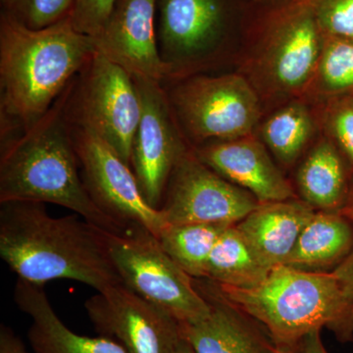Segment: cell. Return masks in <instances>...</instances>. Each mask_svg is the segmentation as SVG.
Segmentation results:
<instances>
[{
	"label": "cell",
	"mask_w": 353,
	"mask_h": 353,
	"mask_svg": "<svg viewBox=\"0 0 353 353\" xmlns=\"http://www.w3.org/2000/svg\"><path fill=\"white\" fill-rule=\"evenodd\" d=\"M66 112L72 124L101 137L131 166L141 108L136 82L128 72L95 51L72 81Z\"/></svg>",
	"instance_id": "9c48e42d"
},
{
	"label": "cell",
	"mask_w": 353,
	"mask_h": 353,
	"mask_svg": "<svg viewBox=\"0 0 353 353\" xmlns=\"http://www.w3.org/2000/svg\"><path fill=\"white\" fill-rule=\"evenodd\" d=\"M74 0H0V13L39 30L71 16Z\"/></svg>",
	"instance_id": "484cf974"
},
{
	"label": "cell",
	"mask_w": 353,
	"mask_h": 353,
	"mask_svg": "<svg viewBox=\"0 0 353 353\" xmlns=\"http://www.w3.org/2000/svg\"><path fill=\"white\" fill-rule=\"evenodd\" d=\"M157 0H117L92 38L95 51L134 79L164 83L166 69L157 39Z\"/></svg>",
	"instance_id": "5bb4252c"
},
{
	"label": "cell",
	"mask_w": 353,
	"mask_h": 353,
	"mask_svg": "<svg viewBox=\"0 0 353 353\" xmlns=\"http://www.w3.org/2000/svg\"><path fill=\"white\" fill-rule=\"evenodd\" d=\"M71 83L43 117L0 141V203L57 204L108 233H126L97 208L83 183L66 112Z\"/></svg>",
	"instance_id": "3957f363"
},
{
	"label": "cell",
	"mask_w": 353,
	"mask_h": 353,
	"mask_svg": "<svg viewBox=\"0 0 353 353\" xmlns=\"http://www.w3.org/2000/svg\"><path fill=\"white\" fill-rule=\"evenodd\" d=\"M213 284L229 303L261 325L279 350H299L306 334L323 328L341 341L353 340V290L331 272L281 265L255 287Z\"/></svg>",
	"instance_id": "5b68a950"
},
{
	"label": "cell",
	"mask_w": 353,
	"mask_h": 353,
	"mask_svg": "<svg viewBox=\"0 0 353 353\" xmlns=\"http://www.w3.org/2000/svg\"><path fill=\"white\" fill-rule=\"evenodd\" d=\"M265 115L255 132L281 164L292 166L320 132L314 104L299 97Z\"/></svg>",
	"instance_id": "44dd1931"
},
{
	"label": "cell",
	"mask_w": 353,
	"mask_h": 353,
	"mask_svg": "<svg viewBox=\"0 0 353 353\" xmlns=\"http://www.w3.org/2000/svg\"><path fill=\"white\" fill-rule=\"evenodd\" d=\"M353 248V223L341 212L315 211L299 234L285 266L329 273Z\"/></svg>",
	"instance_id": "ffe728a7"
},
{
	"label": "cell",
	"mask_w": 353,
	"mask_h": 353,
	"mask_svg": "<svg viewBox=\"0 0 353 353\" xmlns=\"http://www.w3.org/2000/svg\"><path fill=\"white\" fill-rule=\"evenodd\" d=\"M14 301L31 318L28 339L34 353H127L106 336H81L70 330L55 312L43 285L18 279Z\"/></svg>",
	"instance_id": "ac0fdd59"
},
{
	"label": "cell",
	"mask_w": 353,
	"mask_h": 353,
	"mask_svg": "<svg viewBox=\"0 0 353 353\" xmlns=\"http://www.w3.org/2000/svg\"></svg>",
	"instance_id": "e575fe53"
},
{
	"label": "cell",
	"mask_w": 353,
	"mask_h": 353,
	"mask_svg": "<svg viewBox=\"0 0 353 353\" xmlns=\"http://www.w3.org/2000/svg\"><path fill=\"white\" fill-rule=\"evenodd\" d=\"M210 304L208 317L181 324L185 341L194 353H279L263 327L227 301L214 284L201 288Z\"/></svg>",
	"instance_id": "2e32d148"
},
{
	"label": "cell",
	"mask_w": 353,
	"mask_h": 353,
	"mask_svg": "<svg viewBox=\"0 0 353 353\" xmlns=\"http://www.w3.org/2000/svg\"><path fill=\"white\" fill-rule=\"evenodd\" d=\"M109 253L122 284L163 309L180 323L208 317L210 304L194 279L162 250L157 236L145 229L124 234L106 232Z\"/></svg>",
	"instance_id": "ba28073f"
},
{
	"label": "cell",
	"mask_w": 353,
	"mask_h": 353,
	"mask_svg": "<svg viewBox=\"0 0 353 353\" xmlns=\"http://www.w3.org/2000/svg\"><path fill=\"white\" fill-rule=\"evenodd\" d=\"M341 213L353 223V179L352 185H350V196H348L347 204H345V208L343 209Z\"/></svg>",
	"instance_id": "1f68e13d"
},
{
	"label": "cell",
	"mask_w": 353,
	"mask_h": 353,
	"mask_svg": "<svg viewBox=\"0 0 353 353\" xmlns=\"http://www.w3.org/2000/svg\"><path fill=\"white\" fill-rule=\"evenodd\" d=\"M331 273L343 285L353 290V248L345 260Z\"/></svg>",
	"instance_id": "4dcf8cb0"
},
{
	"label": "cell",
	"mask_w": 353,
	"mask_h": 353,
	"mask_svg": "<svg viewBox=\"0 0 353 353\" xmlns=\"http://www.w3.org/2000/svg\"><path fill=\"white\" fill-rule=\"evenodd\" d=\"M181 353H194V350H192V347H190L189 343L185 341L183 343L182 350H181Z\"/></svg>",
	"instance_id": "d6a6232c"
},
{
	"label": "cell",
	"mask_w": 353,
	"mask_h": 353,
	"mask_svg": "<svg viewBox=\"0 0 353 353\" xmlns=\"http://www.w3.org/2000/svg\"><path fill=\"white\" fill-rule=\"evenodd\" d=\"M0 353H31L12 329L6 325L0 326Z\"/></svg>",
	"instance_id": "f1b7e54d"
},
{
	"label": "cell",
	"mask_w": 353,
	"mask_h": 353,
	"mask_svg": "<svg viewBox=\"0 0 353 353\" xmlns=\"http://www.w3.org/2000/svg\"><path fill=\"white\" fill-rule=\"evenodd\" d=\"M270 271L257 259L234 224L216 241L204 279L218 285L252 288L263 282Z\"/></svg>",
	"instance_id": "7402d4cb"
},
{
	"label": "cell",
	"mask_w": 353,
	"mask_h": 353,
	"mask_svg": "<svg viewBox=\"0 0 353 353\" xmlns=\"http://www.w3.org/2000/svg\"><path fill=\"white\" fill-rule=\"evenodd\" d=\"M259 204L252 194L209 168L192 148L174 169L160 211L167 225L236 224Z\"/></svg>",
	"instance_id": "4fadbf2b"
},
{
	"label": "cell",
	"mask_w": 353,
	"mask_h": 353,
	"mask_svg": "<svg viewBox=\"0 0 353 353\" xmlns=\"http://www.w3.org/2000/svg\"><path fill=\"white\" fill-rule=\"evenodd\" d=\"M313 104L317 111L320 132L340 150L353 176V94Z\"/></svg>",
	"instance_id": "d4e9b609"
},
{
	"label": "cell",
	"mask_w": 353,
	"mask_h": 353,
	"mask_svg": "<svg viewBox=\"0 0 353 353\" xmlns=\"http://www.w3.org/2000/svg\"><path fill=\"white\" fill-rule=\"evenodd\" d=\"M324 39L313 0H255L236 71L254 88L265 114L303 97Z\"/></svg>",
	"instance_id": "277c9868"
},
{
	"label": "cell",
	"mask_w": 353,
	"mask_h": 353,
	"mask_svg": "<svg viewBox=\"0 0 353 353\" xmlns=\"http://www.w3.org/2000/svg\"><path fill=\"white\" fill-rule=\"evenodd\" d=\"M279 353H299V350H281Z\"/></svg>",
	"instance_id": "836d02e7"
},
{
	"label": "cell",
	"mask_w": 353,
	"mask_h": 353,
	"mask_svg": "<svg viewBox=\"0 0 353 353\" xmlns=\"http://www.w3.org/2000/svg\"><path fill=\"white\" fill-rule=\"evenodd\" d=\"M192 148L209 168L252 194L260 203L296 199L294 187L273 161L256 132Z\"/></svg>",
	"instance_id": "9a60e30c"
},
{
	"label": "cell",
	"mask_w": 353,
	"mask_h": 353,
	"mask_svg": "<svg viewBox=\"0 0 353 353\" xmlns=\"http://www.w3.org/2000/svg\"><path fill=\"white\" fill-rule=\"evenodd\" d=\"M117 0H74L71 20L77 31L97 36L105 24Z\"/></svg>",
	"instance_id": "83f0119b"
},
{
	"label": "cell",
	"mask_w": 353,
	"mask_h": 353,
	"mask_svg": "<svg viewBox=\"0 0 353 353\" xmlns=\"http://www.w3.org/2000/svg\"><path fill=\"white\" fill-rule=\"evenodd\" d=\"M353 94V41L325 37L321 54L303 99L319 103Z\"/></svg>",
	"instance_id": "cb8c5ba5"
},
{
	"label": "cell",
	"mask_w": 353,
	"mask_h": 353,
	"mask_svg": "<svg viewBox=\"0 0 353 353\" xmlns=\"http://www.w3.org/2000/svg\"><path fill=\"white\" fill-rule=\"evenodd\" d=\"M299 353H329L323 343L321 330H315L304 336Z\"/></svg>",
	"instance_id": "f546056e"
},
{
	"label": "cell",
	"mask_w": 353,
	"mask_h": 353,
	"mask_svg": "<svg viewBox=\"0 0 353 353\" xmlns=\"http://www.w3.org/2000/svg\"><path fill=\"white\" fill-rule=\"evenodd\" d=\"M315 211L297 199L260 203L236 226L260 262L272 270L285 265Z\"/></svg>",
	"instance_id": "e0dca14e"
},
{
	"label": "cell",
	"mask_w": 353,
	"mask_h": 353,
	"mask_svg": "<svg viewBox=\"0 0 353 353\" xmlns=\"http://www.w3.org/2000/svg\"><path fill=\"white\" fill-rule=\"evenodd\" d=\"M0 256L32 284L66 279L97 292L122 284L106 231L76 213L52 217L39 202L0 203Z\"/></svg>",
	"instance_id": "6da1fadb"
},
{
	"label": "cell",
	"mask_w": 353,
	"mask_h": 353,
	"mask_svg": "<svg viewBox=\"0 0 353 353\" xmlns=\"http://www.w3.org/2000/svg\"><path fill=\"white\" fill-rule=\"evenodd\" d=\"M255 0H157L164 83L236 66Z\"/></svg>",
	"instance_id": "8992f818"
},
{
	"label": "cell",
	"mask_w": 353,
	"mask_h": 353,
	"mask_svg": "<svg viewBox=\"0 0 353 353\" xmlns=\"http://www.w3.org/2000/svg\"><path fill=\"white\" fill-rule=\"evenodd\" d=\"M71 126L83 181L97 208L126 233L145 229L158 238L166 222L161 211L145 201L132 167L94 132Z\"/></svg>",
	"instance_id": "30bf717a"
},
{
	"label": "cell",
	"mask_w": 353,
	"mask_h": 353,
	"mask_svg": "<svg viewBox=\"0 0 353 353\" xmlns=\"http://www.w3.org/2000/svg\"><path fill=\"white\" fill-rule=\"evenodd\" d=\"M352 179L345 157L320 132L297 169L296 187L301 201L316 211L341 212Z\"/></svg>",
	"instance_id": "d6986e66"
},
{
	"label": "cell",
	"mask_w": 353,
	"mask_h": 353,
	"mask_svg": "<svg viewBox=\"0 0 353 353\" xmlns=\"http://www.w3.org/2000/svg\"><path fill=\"white\" fill-rule=\"evenodd\" d=\"M226 223H187L167 225L157 240L185 273L194 279L205 278L206 266L216 241L228 227Z\"/></svg>",
	"instance_id": "603a6c76"
},
{
	"label": "cell",
	"mask_w": 353,
	"mask_h": 353,
	"mask_svg": "<svg viewBox=\"0 0 353 353\" xmlns=\"http://www.w3.org/2000/svg\"><path fill=\"white\" fill-rule=\"evenodd\" d=\"M134 80L141 112L132 141L131 167L145 201L160 210L174 169L192 146L176 122L163 83Z\"/></svg>",
	"instance_id": "8fae6325"
},
{
	"label": "cell",
	"mask_w": 353,
	"mask_h": 353,
	"mask_svg": "<svg viewBox=\"0 0 353 353\" xmlns=\"http://www.w3.org/2000/svg\"><path fill=\"white\" fill-rule=\"evenodd\" d=\"M163 85L192 146L253 134L265 115L259 94L236 71L199 74Z\"/></svg>",
	"instance_id": "52a82bcc"
},
{
	"label": "cell",
	"mask_w": 353,
	"mask_h": 353,
	"mask_svg": "<svg viewBox=\"0 0 353 353\" xmlns=\"http://www.w3.org/2000/svg\"><path fill=\"white\" fill-rule=\"evenodd\" d=\"M94 52L71 16L34 30L0 13V141L43 117Z\"/></svg>",
	"instance_id": "7a4b0ae2"
},
{
	"label": "cell",
	"mask_w": 353,
	"mask_h": 353,
	"mask_svg": "<svg viewBox=\"0 0 353 353\" xmlns=\"http://www.w3.org/2000/svg\"><path fill=\"white\" fill-rule=\"evenodd\" d=\"M313 8L324 37L353 41V0H313Z\"/></svg>",
	"instance_id": "4316f807"
},
{
	"label": "cell",
	"mask_w": 353,
	"mask_h": 353,
	"mask_svg": "<svg viewBox=\"0 0 353 353\" xmlns=\"http://www.w3.org/2000/svg\"><path fill=\"white\" fill-rule=\"evenodd\" d=\"M99 336L117 341L127 353H181L185 339L173 316L123 284L97 292L85 303Z\"/></svg>",
	"instance_id": "7c38bea8"
}]
</instances>
